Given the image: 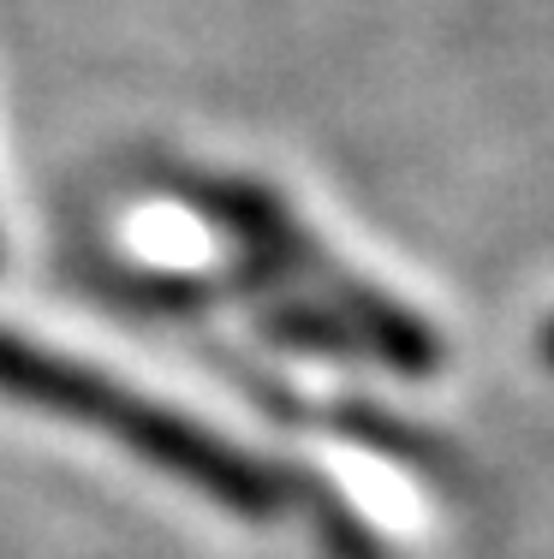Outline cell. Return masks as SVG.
<instances>
[{"label":"cell","instance_id":"obj_4","mask_svg":"<svg viewBox=\"0 0 554 559\" xmlns=\"http://www.w3.org/2000/svg\"><path fill=\"white\" fill-rule=\"evenodd\" d=\"M543 357H549V364H554V322L543 328Z\"/></svg>","mask_w":554,"mask_h":559},{"label":"cell","instance_id":"obj_3","mask_svg":"<svg viewBox=\"0 0 554 559\" xmlns=\"http://www.w3.org/2000/svg\"><path fill=\"white\" fill-rule=\"evenodd\" d=\"M262 328L286 345H305V352H346V345H358L352 328L328 304H281V310L262 316Z\"/></svg>","mask_w":554,"mask_h":559},{"label":"cell","instance_id":"obj_1","mask_svg":"<svg viewBox=\"0 0 554 559\" xmlns=\"http://www.w3.org/2000/svg\"><path fill=\"white\" fill-rule=\"evenodd\" d=\"M0 393L31 399V405L55 411V417L90 423L102 435H120L126 447H138L150 464L185 476L191 488L215 495L227 512L239 518H274L286 506V488L274 471H262L257 459H245L239 447H227L221 435L197 429V423L174 417L167 405H150V399L126 393L120 381L96 376V369L72 364V357H55L43 345L0 334Z\"/></svg>","mask_w":554,"mask_h":559},{"label":"cell","instance_id":"obj_2","mask_svg":"<svg viewBox=\"0 0 554 559\" xmlns=\"http://www.w3.org/2000/svg\"><path fill=\"white\" fill-rule=\"evenodd\" d=\"M305 274L328 292V310L352 328V340L369 345L388 369H400V376H429V369L441 364V340H435L412 310H400L393 298L358 286L352 274H340L334 262H322V257H310Z\"/></svg>","mask_w":554,"mask_h":559}]
</instances>
